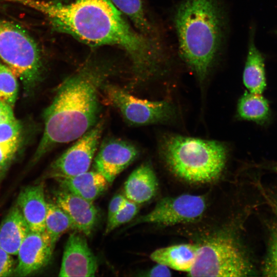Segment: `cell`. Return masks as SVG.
Returning a JSON list of instances; mask_svg holds the SVG:
<instances>
[{
	"label": "cell",
	"instance_id": "1",
	"mask_svg": "<svg viewBox=\"0 0 277 277\" xmlns=\"http://www.w3.org/2000/svg\"><path fill=\"white\" fill-rule=\"evenodd\" d=\"M4 1L41 12L54 29L86 44L121 48L131 60L137 83L159 73L166 61L157 36L135 31L109 0H75L69 4L43 0Z\"/></svg>",
	"mask_w": 277,
	"mask_h": 277
},
{
	"label": "cell",
	"instance_id": "2",
	"mask_svg": "<svg viewBox=\"0 0 277 277\" xmlns=\"http://www.w3.org/2000/svg\"><path fill=\"white\" fill-rule=\"evenodd\" d=\"M114 72L112 64L90 58L62 82L44 112L36 161L54 146L76 140L98 122L101 92Z\"/></svg>",
	"mask_w": 277,
	"mask_h": 277
},
{
	"label": "cell",
	"instance_id": "3",
	"mask_svg": "<svg viewBox=\"0 0 277 277\" xmlns=\"http://www.w3.org/2000/svg\"><path fill=\"white\" fill-rule=\"evenodd\" d=\"M173 22L181 57L203 81L222 51L226 15L221 0H182Z\"/></svg>",
	"mask_w": 277,
	"mask_h": 277
},
{
	"label": "cell",
	"instance_id": "4",
	"mask_svg": "<svg viewBox=\"0 0 277 277\" xmlns=\"http://www.w3.org/2000/svg\"><path fill=\"white\" fill-rule=\"evenodd\" d=\"M160 150L172 173L192 183L216 180L224 168L227 157L226 147L220 142L179 135L164 137Z\"/></svg>",
	"mask_w": 277,
	"mask_h": 277
},
{
	"label": "cell",
	"instance_id": "5",
	"mask_svg": "<svg viewBox=\"0 0 277 277\" xmlns=\"http://www.w3.org/2000/svg\"><path fill=\"white\" fill-rule=\"evenodd\" d=\"M255 273L254 266L233 237L218 235L199 245L191 276L244 277Z\"/></svg>",
	"mask_w": 277,
	"mask_h": 277
},
{
	"label": "cell",
	"instance_id": "6",
	"mask_svg": "<svg viewBox=\"0 0 277 277\" xmlns=\"http://www.w3.org/2000/svg\"><path fill=\"white\" fill-rule=\"evenodd\" d=\"M0 59L29 90L38 81L43 68L39 48L22 27L0 19Z\"/></svg>",
	"mask_w": 277,
	"mask_h": 277
},
{
	"label": "cell",
	"instance_id": "7",
	"mask_svg": "<svg viewBox=\"0 0 277 277\" xmlns=\"http://www.w3.org/2000/svg\"><path fill=\"white\" fill-rule=\"evenodd\" d=\"M105 101L132 126H144L172 121L175 116L173 105L165 101L136 97L121 87L106 83L102 89Z\"/></svg>",
	"mask_w": 277,
	"mask_h": 277
},
{
	"label": "cell",
	"instance_id": "8",
	"mask_svg": "<svg viewBox=\"0 0 277 277\" xmlns=\"http://www.w3.org/2000/svg\"><path fill=\"white\" fill-rule=\"evenodd\" d=\"M104 128L102 119L76 140L52 163L49 175L54 179L73 176L89 170L94 158Z\"/></svg>",
	"mask_w": 277,
	"mask_h": 277
},
{
	"label": "cell",
	"instance_id": "9",
	"mask_svg": "<svg viewBox=\"0 0 277 277\" xmlns=\"http://www.w3.org/2000/svg\"><path fill=\"white\" fill-rule=\"evenodd\" d=\"M206 208L203 196L184 194L166 197L157 202L148 213L133 223H153L165 226L193 222L203 215Z\"/></svg>",
	"mask_w": 277,
	"mask_h": 277
},
{
	"label": "cell",
	"instance_id": "10",
	"mask_svg": "<svg viewBox=\"0 0 277 277\" xmlns=\"http://www.w3.org/2000/svg\"><path fill=\"white\" fill-rule=\"evenodd\" d=\"M137 148L131 142L114 137L101 144L94 159V168L110 184L138 155Z\"/></svg>",
	"mask_w": 277,
	"mask_h": 277
},
{
	"label": "cell",
	"instance_id": "11",
	"mask_svg": "<svg viewBox=\"0 0 277 277\" xmlns=\"http://www.w3.org/2000/svg\"><path fill=\"white\" fill-rule=\"evenodd\" d=\"M82 233L75 230L68 238L59 276H94L97 260Z\"/></svg>",
	"mask_w": 277,
	"mask_h": 277
},
{
	"label": "cell",
	"instance_id": "12",
	"mask_svg": "<svg viewBox=\"0 0 277 277\" xmlns=\"http://www.w3.org/2000/svg\"><path fill=\"white\" fill-rule=\"evenodd\" d=\"M53 250L46 231H30L17 251V262L13 274L25 276L43 268L50 261Z\"/></svg>",
	"mask_w": 277,
	"mask_h": 277
},
{
	"label": "cell",
	"instance_id": "13",
	"mask_svg": "<svg viewBox=\"0 0 277 277\" xmlns=\"http://www.w3.org/2000/svg\"><path fill=\"white\" fill-rule=\"evenodd\" d=\"M55 203L71 219L74 230L88 236L98 220V213L93 203L62 188L55 194Z\"/></svg>",
	"mask_w": 277,
	"mask_h": 277
},
{
	"label": "cell",
	"instance_id": "14",
	"mask_svg": "<svg viewBox=\"0 0 277 277\" xmlns=\"http://www.w3.org/2000/svg\"><path fill=\"white\" fill-rule=\"evenodd\" d=\"M16 205L21 211L30 231H45L47 202L44 186L40 184L28 186L19 194Z\"/></svg>",
	"mask_w": 277,
	"mask_h": 277
},
{
	"label": "cell",
	"instance_id": "15",
	"mask_svg": "<svg viewBox=\"0 0 277 277\" xmlns=\"http://www.w3.org/2000/svg\"><path fill=\"white\" fill-rule=\"evenodd\" d=\"M158 188V181L151 166L146 163L135 169L124 186V195L134 203L142 204L151 199Z\"/></svg>",
	"mask_w": 277,
	"mask_h": 277
},
{
	"label": "cell",
	"instance_id": "16",
	"mask_svg": "<svg viewBox=\"0 0 277 277\" xmlns=\"http://www.w3.org/2000/svg\"><path fill=\"white\" fill-rule=\"evenodd\" d=\"M55 180L62 188L91 203L101 196L110 184L101 173L95 170Z\"/></svg>",
	"mask_w": 277,
	"mask_h": 277
},
{
	"label": "cell",
	"instance_id": "17",
	"mask_svg": "<svg viewBox=\"0 0 277 277\" xmlns=\"http://www.w3.org/2000/svg\"><path fill=\"white\" fill-rule=\"evenodd\" d=\"M30 231L17 205L12 207L0 225V247L16 255L22 242Z\"/></svg>",
	"mask_w": 277,
	"mask_h": 277
},
{
	"label": "cell",
	"instance_id": "18",
	"mask_svg": "<svg viewBox=\"0 0 277 277\" xmlns=\"http://www.w3.org/2000/svg\"><path fill=\"white\" fill-rule=\"evenodd\" d=\"M198 247L197 244H181L160 248L152 252L150 258L156 263L188 273L195 261Z\"/></svg>",
	"mask_w": 277,
	"mask_h": 277
},
{
	"label": "cell",
	"instance_id": "19",
	"mask_svg": "<svg viewBox=\"0 0 277 277\" xmlns=\"http://www.w3.org/2000/svg\"><path fill=\"white\" fill-rule=\"evenodd\" d=\"M252 31L243 72V82L249 92L262 94L266 86L264 59L255 46L254 31Z\"/></svg>",
	"mask_w": 277,
	"mask_h": 277
},
{
	"label": "cell",
	"instance_id": "20",
	"mask_svg": "<svg viewBox=\"0 0 277 277\" xmlns=\"http://www.w3.org/2000/svg\"><path fill=\"white\" fill-rule=\"evenodd\" d=\"M237 113L241 118L261 125L266 123L270 116L267 100L261 94L249 91H246L239 99Z\"/></svg>",
	"mask_w": 277,
	"mask_h": 277
},
{
	"label": "cell",
	"instance_id": "21",
	"mask_svg": "<svg viewBox=\"0 0 277 277\" xmlns=\"http://www.w3.org/2000/svg\"><path fill=\"white\" fill-rule=\"evenodd\" d=\"M132 22L140 32L150 36H157L154 27L148 19L141 0H109Z\"/></svg>",
	"mask_w": 277,
	"mask_h": 277
},
{
	"label": "cell",
	"instance_id": "22",
	"mask_svg": "<svg viewBox=\"0 0 277 277\" xmlns=\"http://www.w3.org/2000/svg\"><path fill=\"white\" fill-rule=\"evenodd\" d=\"M70 229L74 228L67 214L55 203L48 202L45 231L49 236L53 248L61 236Z\"/></svg>",
	"mask_w": 277,
	"mask_h": 277
},
{
	"label": "cell",
	"instance_id": "23",
	"mask_svg": "<svg viewBox=\"0 0 277 277\" xmlns=\"http://www.w3.org/2000/svg\"><path fill=\"white\" fill-rule=\"evenodd\" d=\"M267 223L268 241L262 264L263 275L277 277V214Z\"/></svg>",
	"mask_w": 277,
	"mask_h": 277
},
{
	"label": "cell",
	"instance_id": "24",
	"mask_svg": "<svg viewBox=\"0 0 277 277\" xmlns=\"http://www.w3.org/2000/svg\"><path fill=\"white\" fill-rule=\"evenodd\" d=\"M18 83L16 76L0 62V101L13 106L17 97Z\"/></svg>",
	"mask_w": 277,
	"mask_h": 277
},
{
	"label": "cell",
	"instance_id": "25",
	"mask_svg": "<svg viewBox=\"0 0 277 277\" xmlns=\"http://www.w3.org/2000/svg\"><path fill=\"white\" fill-rule=\"evenodd\" d=\"M139 204L127 200L125 206L107 220L105 233L108 234L121 225L131 221L139 210Z\"/></svg>",
	"mask_w": 277,
	"mask_h": 277
},
{
	"label": "cell",
	"instance_id": "26",
	"mask_svg": "<svg viewBox=\"0 0 277 277\" xmlns=\"http://www.w3.org/2000/svg\"><path fill=\"white\" fill-rule=\"evenodd\" d=\"M21 125L16 118L0 123V143L19 141Z\"/></svg>",
	"mask_w": 277,
	"mask_h": 277
},
{
	"label": "cell",
	"instance_id": "27",
	"mask_svg": "<svg viewBox=\"0 0 277 277\" xmlns=\"http://www.w3.org/2000/svg\"><path fill=\"white\" fill-rule=\"evenodd\" d=\"M15 267V262L12 255L0 247V277L12 275Z\"/></svg>",
	"mask_w": 277,
	"mask_h": 277
},
{
	"label": "cell",
	"instance_id": "28",
	"mask_svg": "<svg viewBox=\"0 0 277 277\" xmlns=\"http://www.w3.org/2000/svg\"><path fill=\"white\" fill-rule=\"evenodd\" d=\"M19 141L0 143V170L12 157L17 150Z\"/></svg>",
	"mask_w": 277,
	"mask_h": 277
},
{
	"label": "cell",
	"instance_id": "29",
	"mask_svg": "<svg viewBox=\"0 0 277 277\" xmlns=\"http://www.w3.org/2000/svg\"><path fill=\"white\" fill-rule=\"evenodd\" d=\"M127 200L124 194H117L114 195L109 205L107 220L120 210L125 206Z\"/></svg>",
	"mask_w": 277,
	"mask_h": 277
},
{
	"label": "cell",
	"instance_id": "30",
	"mask_svg": "<svg viewBox=\"0 0 277 277\" xmlns=\"http://www.w3.org/2000/svg\"><path fill=\"white\" fill-rule=\"evenodd\" d=\"M170 268L166 265L157 263V265L153 267L150 270L146 273L145 276L166 277L171 276Z\"/></svg>",
	"mask_w": 277,
	"mask_h": 277
},
{
	"label": "cell",
	"instance_id": "31",
	"mask_svg": "<svg viewBox=\"0 0 277 277\" xmlns=\"http://www.w3.org/2000/svg\"><path fill=\"white\" fill-rule=\"evenodd\" d=\"M12 106L5 102L0 101V123L15 119Z\"/></svg>",
	"mask_w": 277,
	"mask_h": 277
},
{
	"label": "cell",
	"instance_id": "32",
	"mask_svg": "<svg viewBox=\"0 0 277 277\" xmlns=\"http://www.w3.org/2000/svg\"><path fill=\"white\" fill-rule=\"evenodd\" d=\"M263 169L269 170L277 174V162H271L263 164L261 166Z\"/></svg>",
	"mask_w": 277,
	"mask_h": 277
},
{
	"label": "cell",
	"instance_id": "33",
	"mask_svg": "<svg viewBox=\"0 0 277 277\" xmlns=\"http://www.w3.org/2000/svg\"><path fill=\"white\" fill-rule=\"evenodd\" d=\"M269 203L271 204L272 207L273 208L275 213L277 214V203L274 202L270 200Z\"/></svg>",
	"mask_w": 277,
	"mask_h": 277
},
{
	"label": "cell",
	"instance_id": "34",
	"mask_svg": "<svg viewBox=\"0 0 277 277\" xmlns=\"http://www.w3.org/2000/svg\"><path fill=\"white\" fill-rule=\"evenodd\" d=\"M276 34H277V31H276Z\"/></svg>",
	"mask_w": 277,
	"mask_h": 277
}]
</instances>
